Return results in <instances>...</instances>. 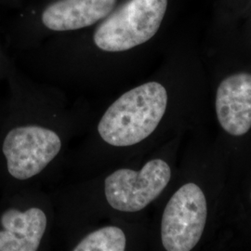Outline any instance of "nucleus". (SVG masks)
Listing matches in <instances>:
<instances>
[{
    "instance_id": "nucleus-1",
    "label": "nucleus",
    "mask_w": 251,
    "mask_h": 251,
    "mask_svg": "<svg viewBox=\"0 0 251 251\" xmlns=\"http://www.w3.org/2000/svg\"><path fill=\"white\" fill-rule=\"evenodd\" d=\"M168 105V93L158 82L126 91L100 118L98 132L103 142L126 147L143 142L159 125Z\"/></svg>"
},
{
    "instance_id": "nucleus-2",
    "label": "nucleus",
    "mask_w": 251,
    "mask_h": 251,
    "mask_svg": "<svg viewBox=\"0 0 251 251\" xmlns=\"http://www.w3.org/2000/svg\"><path fill=\"white\" fill-rule=\"evenodd\" d=\"M168 0H128L111 12L93 39L100 50L121 52L142 45L154 36L166 14Z\"/></svg>"
},
{
    "instance_id": "nucleus-3",
    "label": "nucleus",
    "mask_w": 251,
    "mask_h": 251,
    "mask_svg": "<svg viewBox=\"0 0 251 251\" xmlns=\"http://www.w3.org/2000/svg\"><path fill=\"white\" fill-rule=\"evenodd\" d=\"M205 195L193 182L182 185L171 197L161 221V240L168 251H192L199 242L206 225Z\"/></svg>"
},
{
    "instance_id": "nucleus-4",
    "label": "nucleus",
    "mask_w": 251,
    "mask_h": 251,
    "mask_svg": "<svg viewBox=\"0 0 251 251\" xmlns=\"http://www.w3.org/2000/svg\"><path fill=\"white\" fill-rule=\"evenodd\" d=\"M171 178L169 164L162 159L147 162L141 171L120 169L104 180L108 204L122 212H137L154 201Z\"/></svg>"
},
{
    "instance_id": "nucleus-5",
    "label": "nucleus",
    "mask_w": 251,
    "mask_h": 251,
    "mask_svg": "<svg viewBox=\"0 0 251 251\" xmlns=\"http://www.w3.org/2000/svg\"><path fill=\"white\" fill-rule=\"evenodd\" d=\"M62 149V140L52 129L21 126L6 135L2 152L9 175L19 180L31 179L45 170Z\"/></svg>"
},
{
    "instance_id": "nucleus-6",
    "label": "nucleus",
    "mask_w": 251,
    "mask_h": 251,
    "mask_svg": "<svg viewBox=\"0 0 251 251\" xmlns=\"http://www.w3.org/2000/svg\"><path fill=\"white\" fill-rule=\"evenodd\" d=\"M216 113L220 125L233 136L251 128V74H234L222 81L216 95Z\"/></svg>"
},
{
    "instance_id": "nucleus-7",
    "label": "nucleus",
    "mask_w": 251,
    "mask_h": 251,
    "mask_svg": "<svg viewBox=\"0 0 251 251\" xmlns=\"http://www.w3.org/2000/svg\"><path fill=\"white\" fill-rule=\"evenodd\" d=\"M0 251H36L48 225L45 212L39 207L25 211L10 208L0 219Z\"/></svg>"
},
{
    "instance_id": "nucleus-8",
    "label": "nucleus",
    "mask_w": 251,
    "mask_h": 251,
    "mask_svg": "<svg viewBox=\"0 0 251 251\" xmlns=\"http://www.w3.org/2000/svg\"><path fill=\"white\" fill-rule=\"evenodd\" d=\"M117 0H59L46 8L42 23L52 31H73L90 26L113 11Z\"/></svg>"
},
{
    "instance_id": "nucleus-9",
    "label": "nucleus",
    "mask_w": 251,
    "mask_h": 251,
    "mask_svg": "<svg viewBox=\"0 0 251 251\" xmlns=\"http://www.w3.org/2000/svg\"><path fill=\"white\" fill-rule=\"evenodd\" d=\"M126 238L122 229L117 226H105L89 233L78 243L74 251H123Z\"/></svg>"
}]
</instances>
